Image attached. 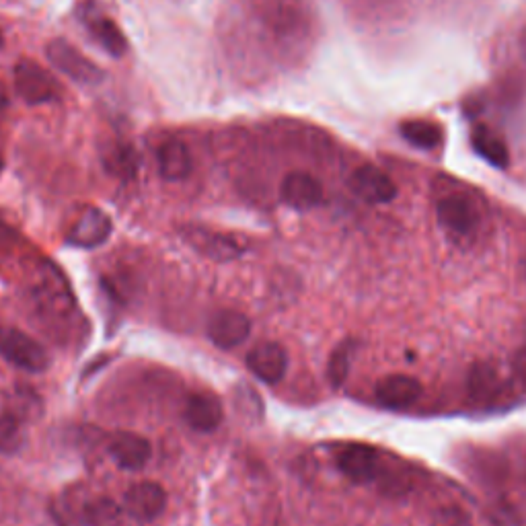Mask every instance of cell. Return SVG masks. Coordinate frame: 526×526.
I'll use <instances>...</instances> for the list:
<instances>
[{"label":"cell","mask_w":526,"mask_h":526,"mask_svg":"<svg viewBox=\"0 0 526 526\" xmlns=\"http://www.w3.org/2000/svg\"><path fill=\"white\" fill-rule=\"evenodd\" d=\"M0 171H3V159H0Z\"/></svg>","instance_id":"83f0119b"},{"label":"cell","mask_w":526,"mask_h":526,"mask_svg":"<svg viewBox=\"0 0 526 526\" xmlns=\"http://www.w3.org/2000/svg\"><path fill=\"white\" fill-rule=\"evenodd\" d=\"M103 165L111 175H116L120 179H132L138 171L140 161H138L136 150L130 144L116 142V144H109L103 150Z\"/></svg>","instance_id":"d6986e66"},{"label":"cell","mask_w":526,"mask_h":526,"mask_svg":"<svg viewBox=\"0 0 526 526\" xmlns=\"http://www.w3.org/2000/svg\"><path fill=\"white\" fill-rule=\"evenodd\" d=\"M7 105H9V93H7L5 83L0 81V111H3Z\"/></svg>","instance_id":"484cf974"},{"label":"cell","mask_w":526,"mask_h":526,"mask_svg":"<svg viewBox=\"0 0 526 526\" xmlns=\"http://www.w3.org/2000/svg\"><path fill=\"white\" fill-rule=\"evenodd\" d=\"M514 370L520 377V381L526 385V346L516 352V356H514Z\"/></svg>","instance_id":"d4e9b609"},{"label":"cell","mask_w":526,"mask_h":526,"mask_svg":"<svg viewBox=\"0 0 526 526\" xmlns=\"http://www.w3.org/2000/svg\"><path fill=\"white\" fill-rule=\"evenodd\" d=\"M374 395L383 407L405 409L422 397V383L409 374H389L377 383Z\"/></svg>","instance_id":"5bb4252c"},{"label":"cell","mask_w":526,"mask_h":526,"mask_svg":"<svg viewBox=\"0 0 526 526\" xmlns=\"http://www.w3.org/2000/svg\"><path fill=\"white\" fill-rule=\"evenodd\" d=\"M350 190L368 204H389L397 198L395 181L374 165H362L352 173Z\"/></svg>","instance_id":"5b68a950"},{"label":"cell","mask_w":526,"mask_h":526,"mask_svg":"<svg viewBox=\"0 0 526 526\" xmlns=\"http://www.w3.org/2000/svg\"><path fill=\"white\" fill-rule=\"evenodd\" d=\"M159 171L163 175V179L167 181H181L192 171V159H190V150L187 146L177 140L171 138L165 144H161L159 148Z\"/></svg>","instance_id":"e0dca14e"},{"label":"cell","mask_w":526,"mask_h":526,"mask_svg":"<svg viewBox=\"0 0 526 526\" xmlns=\"http://www.w3.org/2000/svg\"><path fill=\"white\" fill-rule=\"evenodd\" d=\"M354 350H356V342L348 340L333 352L329 366H327V377H329L333 389H340L346 383L348 374H350V364L354 358Z\"/></svg>","instance_id":"603a6c76"},{"label":"cell","mask_w":526,"mask_h":526,"mask_svg":"<svg viewBox=\"0 0 526 526\" xmlns=\"http://www.w3.org/2000/svg\"><path fill=\"white\" fill-rule=\"evenodd\" d=\"M183 237L196 251H200L202 255H206L210 259H216V261L237 259L247 249V245L241 243L237 237L212 233V231L200 229V227H187L183 231Z\"/></svg>","instance_id":"30bf717a"},{"label":"cell","mask_w":526,"mask_h":526,"mask_svg":"<svg viewBox=\"0 0 526 526\" xmlns=\"http://www.w3.org/2000/svg\"><path fill=\"white\" fill-rule=\"evenodd\" d=\"M247 366L253 372V377H257L261 383L278 385L288 368V354L280 344H259L247 354Z\"/></svg>","instance_id":"7c38bea8"},{"label":"cell","mask_w":526,"mask_h":526,"mask_svg":"<svg viewBox=\"0 0 526 526\" xmlns=\"http://www.w3.org/2000/svg\"><path fill=\"white\" fill-rule=\"evenodd\" d=\"M469 393L475 401H494L502 393L500 374L492 364H477L469 374Z\"/></svg>","instance_id":"ffe728a7"},{"label":"cell","mask_w":526,"mask_h":526,"mask_svg":"<svg viewBox=\"0 0 526 526\" xmlns=\"http://www.w3.org/2000/svg\"><path fill=\"white\" fill-rule=\"evenodd\" d=\"M436 216L442 229L455 237H469L479 224L477 206L469 198L459 194L442 198L436 206Z\"/></svg>","instance_id":"8992f818"},{"label":"cell","mask_w":526,"mask_h":526,"mask_svg":"<svg viewBox=\"0 0 526 526\" xmlns=\"http://www.w3.org/2000/svg\"><path fill=\"white\" fill-rule=\"evenodd\" d=\"M15 91L27 105L52 103L60 95L56 79L31 58L19 60L15 66Z\"/></svg>","instance_id":"7a4b0ae2"},{"label":"cell","mask_w":526,"mask_h":526,"mask_svg":"<svg viewBox=\"0 0 526 526\" xmlns=\"http://www.w3.org/2000/svg\"><path fill=\"white\" fill-rule=\"evenodd\" d=\"M471 142H473L475 153L483 161H487L498 169H504L508 165V161H510L508 146H506L504 138L498 132H494L492 128L479 124L471 134Z\"/></svg>","instance_id":"ac0fdd59"},{"label":"cell","mask_w":526,"mask_h":526,"mask_svg":"<svg viewBox=\"0 0 526 526\" xmlns=\"http://www.w3.org/2000/svg\"><path fill=\"white\" fill-rule=\"evenodd\" d=\"M280 196L286 206L298 212L317 208L323 202V185L317 177L305 171H294L284 177Z\"/></svg>","instance_id":"9c48e42d"},{"label":"cell","mask_w":526,"mask_h":526,"mask_svg":"<svg viewBox=\"0 0 526 526\" xmlns=\"http://www.w3.org/2000/svg\"><path fill=\"white\" fill-rule=\"evenodd\" d=\"M83 516L89 526H122V508L111 498L89 502Z\"/></svg>","instance_id":"7402d4cb"},{"label":"cell","mask_w":526,"mask_h":526,"mask_svg":"<svg viewBox=\"0 0 526 526\" xmlns=\"http://www.w3.org/2000/svg\"><path fill=\"white\" fill-rule=\"evenodd\" d=\"M21 446V424L13 416H0V455H15Z\"/></svg>","instance_id":"cb8c5ba5"},{"label":"cell","mask_w":526,"mask_h":526,"mask_svg":"<svg viewBox=\"0 0 526 526\" xmlns=\"http://www.w3.org/2000/svg\"><path fill=\"white\" fill-rule=\"evenodd\" d=\"M46 56L68 79L81 85H99L105 79V72L93 60L60 37L46 46Z\"/></svg>","instance_id":"3957f363"},{"label":"cell","mask_w":526,"mask_h":526,"mask_svg":"<svg viewBox=\"0 0 526 526\" xmlns=\"http://www.w3.org/2000/svg\"><path fill=\"white\" fill-rule=\"evenodd\" d=\"M167 506V492L155 481H140L128 487L124 494V510L142 522H150L163 514Z\"/></svg>","instance_id":"52a82bcc"},{"label":"cell","mask_w":526,"mask_h":526,"mask_svg":"<svg viewBox=\"0 0 526 526\" xmlns=\"http://www.w3.org/2000/svg\"><path fill=\"white\" fill-rule=\"evenodd\" d=\"M3 44H5V40H3V33H0V48H3Z\"/></svg>","instance_id":"4316f807"},{"label":"cell","mask_w":526,"mask_h":526,"mask_svg":"<svg viewBox=\"0 0 526 526\" xmlns=\"http://www.w3.org/2000/svg\"><path fill=\"white\" fill-rule=\"evenodd\" d=\"M222 403L212 393H196L185 403V422L196 432H214L222 424Z\"/></svg>","instance_id":"2e32d148"},{"label":"cell","mask_w":526,"mask_h":526,"mask_svg":"<svg viewBox=\"0 0 526 526\" xmlns=\"http://www.w3.org/2000/svg\"><path fill=\"white\" fill-rule=\"evenodd\" d=\"M111 235V218L99 208H87L68 233V243L81 249H95Z\"/></svg>","instance_id":"4fadbf2b"},{"label":"cell","mask_w":526,"mask_h":526,"mask_svg":"<svg viewBox=\"0 0 526 526\" xmlns=\"http://www.w3.org/2000/svg\"><path fill=\"white\" fill-rule=\"evenodd\" d=\"M401 136L418 148H436L442 142V130L426 120H409L401 124Z\"/></svg>","instance_id":"44dd1931"},{"label":"cell","mask_w":526,"mask_h":526,"mask_svg":"<svg viewBox=\"0 0 526 526\" xmlns=\"http://www.w3.org/2000/svg\"><path fill=\"white\" fill-rule=\"evenodd\" d=\"M109 457L116 461L118 467L126 469V471H140L150 457H153V446L138 434H116L109 442Z\"/></svg>","instance_id":"9a60e30c"},{"label":"cell","mask_w":526,"mask_h":526,"mask_svg":"<svg viewBox=\"0 0 526 526\" xmlns=\"http://www.w3.org/2000/svg\"><path fill=\"white\" fill-rule=\"evenodd\" d=\"M0 356L27 372H44L50 366L44 346L15 327H0Z\"/></svg>","instance_id":"6da1fadb"},{"label":"cell","mask_w":526,"mask_h":526,"mask_svg":"<svg viewBox=\"0 0 526 526\" xmlns=\"http://www.w3.org/2000/svg\"><path fill=\"white\" fill-rule=\"evenodd\" d=\"M251 333V321L239 311H220L208 323L210 342L220 350H233L241 346Z\"/></svg>","instance_id":"8fae6325"},{"label":"cell","mask_w":526,"mask_h":526,"mask_svg":"<svg viewBox=\"0 0 526 526\" xmlns=\"http://www.w3.org/2000/svg\"><path fill=\"white\" fill-rule=\"evenodd\" d=\"M337 469L356 483L377 481L383 469L381 455L372 446L350 444L337 455Z\"/></svg>","instance_id":"ba28073f"},{"label":"cell","mask_w":526,"mask_h":526,"mask_svg":"<svg viewBox=\"0 0 526 526\" xmlns=\"http://www.w3.org/2000/svg\"><path fill=\"white\" fill-rule=\"evenodd\" d=\"M79 21L87 29L91 40L109 56L122 58L128 50V42L122 33V29L116 25V21H111L93 0H87L77 9Z\"/></svg>","instance_id":"277c9868"}]
</instances>
